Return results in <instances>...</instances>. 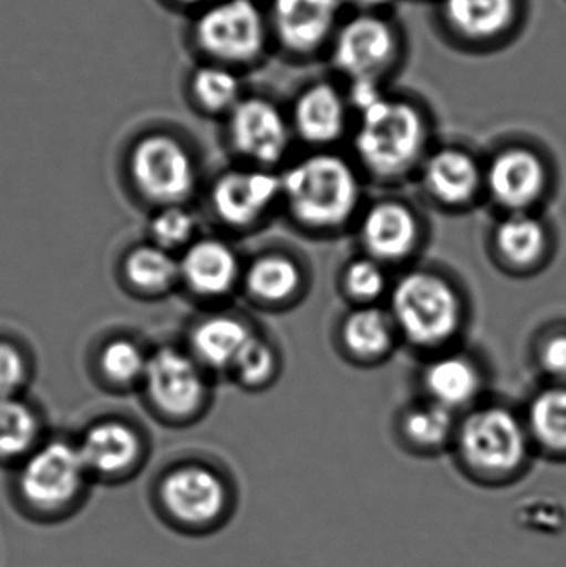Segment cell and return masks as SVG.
<instances>
[{"instance_id":"cell-11","label":"cell","mask_w":566,"mask_h":567,"mask_svg":"<svg viewBox=\"0 0 566 567\" xmlns=\"http://www.w3.org/2000/svg\"><path fill=\"white\" fill-rule=\"evenodd\" d=\"M226 120L233 148L258 168L276 165L288 152L291 123L272 100L258 95L243 96Z\"/></svg>"},{"instance_id":"cell-23","label":"cell","mask_w":566,"mask_h":567,"mask_svg":"<svg viewBox=\"0 0 566 567\" xmlns=\"http://www.w3.org/2000/svg\"><path fill=\"white\" fill-rule=\"evenodd\" d=\"M498 255L517 268H531L541 261L548 248L544 223L528 213H511L495 229Z\"/></svg>"},{"instance_id":"cell-5","label":"cell","mask_w":566,"mask_h":567,"mask_svg":"<svg viewBox=\"0 0 566 567\" xmlns=\"http://www.w3.org/2000/svg\"><path fill=\"white\" fill-rule=\"evenodd\" d=\"M163 518L189 535L223 528L235 513V492L222 473L202 463L169 470L156 492Z\"/></svg>"},{"instance_id":"cell-19","label":"cell","mask_w":566,"mask_h":567,"mask_svg":"<svg viewBox=\"0 0 566 567\" xmlns=\"http://www.w3.org/2000/svg\"><path fill=\"white\" fill-rule=\"evenodd\" d=\"M425 189L441 205L457 208L477 196L484 172L477 159L462 148L445 146L429 153L422 166Z\"/></svg>"},{"instance_id":"cell-36","label":"cell","mask_w":566,"mask_h":567,"mask_svg":"<svg viewBox=\"0 0 566 567\" xmlns=\"http://www.w3.org/2000/svg\"><path fill=\"white\" fill-rule=\"evenodd\" d=\"M542 369L557 385H566V332L547 337L538 352Z\"/></svg>"},{"instance_id":"cell-32","label":"cell","mask_w":566,"mask_h":567,"mask_svg":"<svg viewBox=\"0 0 566 567\" xmlns=\"http://www.w3.org/2000/svg\"><path fill=\"white\" fill-rule=\"evenodd\" d=\"M195 218L182 205L162 206L150 223L153 245L172 251L192 241Z\"/></svg>"},{"instance_id":"cell-2","label":"cell","mask_w":566,"mask_h":567,"mask_svg":"<svg viewBox=\"0 0 566 567\" xmlns=\"http://www.w3.org/2000/svg\"><path fill=\"white\" fill-rule=\"evenodd\" d=\"M429 126L424 110L404 96H384L358 112L354 150L378 178L392 179L424 162Z\"/></svg>"},{"instance_id":"cell-25","label":"cell","mask_w":566,"mask_h":567,"mask_svg":"<svg viewBox=\"0 0 566 567\" xmlns=\"http://www.w3.org/2000/svg\"><path fill=\"white\" fill-rule=\"evenodd\" d=\"M394 332L391 313H385L378 307L362 306L346 317L341 327V339L352 355L374 359L391 350Z\"/></svg>"},{"instance_id":"cell-31","label":"cell","mask_w":566,"mask_h":567,"mask_svg":"<svg viewBox=\"0 0 566 567\" xmlns=\"http://www.w3.org/2000/svg\"><path fill=\"white\" fill-rule=\"evenodd\" d=\"M148 359L150 355H146L132 340L116 339L103 347L100 367L110 382L128 386L143 382Z\"/></svg>"},{"instance_id":"cell-17","label":"cell","mask_w":566,"mask_h":567,"mask_svg":"<svg viewBox=\"0 0 566 567\" xmlns=\"http://www.w3.org/2000/svg\"><path fill=\"white\" fill-rule=\"evenodd\" d=\"M90 478L119 482L136 472L143 458L138 433L123 422L96 423L76 445Z\"/></svg>"},{"instance_id":"cell-35","label":"cell","mask_w":566,"mask_h":567,"mask_svg":"<svg viewBox=\"0 0 566 567\" xmlns=\"http://www.w3.org/2000/svg\"><path fill=\"white\" fill-rule=\"evenodd\" d=\"M29 380V363L9 342H0V396H17Z\"/></svg>"},{"instance_id":"cell-12","label":"cell","mask_w":566,"mask_h":567,"mask_svg":"<svg viewBox=\"0 0 566 567\" xmlns=\"http://www.w3.org/2000/svg\"><path fill=\"white\" fill-rule=\"evenodd\" d=\"M143 383L150 402L168 419H189L205 403L206 380L199 363L172 347L150 355Z\"/></svg>"},{"instance_id":"cell-26","label":"cell","mask_w":566,"mask_h":567,"mask_svg":"<svg viewBox=\"0 0 566 567\" xmlns=\"http://www.w3.org/2000/svg\"><path fill=\"white\" fill-rule=\"evenodd\" d=\"M455 430L454 412L432 400L411 406L401 420L402 439L415 452L434 453L452 445Z\"/></svg>"},{"instance_id":"cell-28","label":"cell","mask_w":566,"mask_h":567,"mask_svg":"<svg viewBox=\"0 0 566 567\" xmlns=\"http://www.w3.org/2000/svg\"><path fill=\"white\" fill-rule=\"evenodd\" d=\"M301 284V269L282 255L261 256L245 272L246 290L259 302H285L296 296Z\"/></svg>"},{"instance_id":"cell-10","label":"cell","mask_w":566,"mask_h":567,"mask_svg":"<svg viewBox=\"0 0 566 567\" xmlns=\"http://www.w3.org/2000/svg\"><path fill=\"white\" fill-rule=\"evenodd\" d=\"M271 37L295 59L328 52L342 22V0H269L265 7Z\"/></svg>"},{"instance_id":"cell-20","label":"cell","mask_w":566,"mask_h":567,"mask_svg":"<svg viewBox=\"0 0 566 567\" xmlns=\"http://www.w3.org/2000/svg\"><path fill=\"white\" fill-rule=\"evenodd\" d=\"M179 275L196 296L219 299L235 289L241 266L231 246L219 239H202L186 248Z\"/></svg>"},{"instance_id":"cell-14","label":"cell","mask_w":566,"mask_h":567,"mask_svg":"<svg viewBox=\"0 0 566 567\" xmlns=\"http://www.w3.org/2000/svg\"><path fill=\"white\" fill-rule=\"evenodd\" d=\"M484 183L501 208L511 213H527L545 195L548 169L535 150L507 146L488 163Z\"/></svg>"},{"instance_id":"cell-16","label":"cell","mask_w":566,"mask_h":567,"mask_svg":"<svg viewBox=\"0 0 566 567\" xmlns=\"http://www.w3.org/2000/svg\"><path fill=\"white\" fill-rule=\"evenodd\" d=\"M351 112L346 90L329 80H318L298 93L289 123L302 142L328 146L344 135Z\"/></svg>"},{"instance_id":"cell-18","label":"cell","mask_w":566,"mask_h":567,"mask_svg":"<svg viewBox=\"0 0 566 567\" xmlns=\"http://www.w3.org/2000/svg\"><path fill=\"white\" fill-rule=\"evenodd\" d=\"M359 238L374 261L381 265L402 261L418 246V218L404 203H375L362 216Z\"/></svg>"},{"instance_id":"cell-8","label":"cell","mask_w":566,"mask_h":567,"mask_svg":"<svg viewBox=\"0 0 566 567\" xmlns=\"http://www.w3.org/2000/svg\"><path fill=\"white\" fill-rule=\"evenodd\" d=\"M402 33L385 13L356 12L342 19L328 53L346 83H384L402 59Z\"/></svg>"},{"instance_id":"cell-22","label":"cell","mask_w":566,"mask_h":567,"mask_svg":"<svg viewBox=\"0 0 566 567\" xmlns=\"http://www.w3.org/2000/svg\"><path fill=\"white\" fill-rule=\"evenodd\" d=\"M253 336V330L235 317H208L192 333V349L196 362L209 369L231 372Z\"/></svg>"},{"instance_id":"cell-24","label":"cell","mask_w":566,"mask_h":567,"mask_svg":"<svg viewBox=\"0 0 566 567\" xmlns=\"http://www.w3.org/2000/svg\"><path fill=\"white\" fill-rule=\"evenodd\" d=\"M528 435L548 455L566 458V385L542 390L528 406Z\"/></svg>"},{"instance_id":"cell-27","label":"cell","mask_w":566,"mask_h":567,"mask_svg":"<svg viewBox=\"0 0 566 567\" xmlns=\"http://www.w3.org/2000/svg\"><path fill=\"white\" fill-rule=\"evenodd\" d=\"M189 93L202 112L225 116L245 96L238 70L213 62L205 63L193 72Z\"/></svg>"},{"instance_id":"cell-29","label":"cell","mask_w":566,"mask_h":567,"mask_svg":"<svg viewBox=\"0 0 566 567\" xmlns=\"http://www.w3.org/2000/svg\"><path fill=\"white\" fill-rule=\"evenodd\" d=\"M35 412L17 396H0V463H22L39 446Z\"/></svg>"},{"instance_id":"cell-33","label":"cell","mask_w":566,"mask_h":567,"mask_svg":"<svg viewBox=\"0 0 566 567\" xmlns=\"http://www.w3.org/2000/svg\"><path fill=\"white\" fill-rule=\"evenodd\" d=\"M276 363H278V359H276L271 343L261 337L253 336L239 359L236 360L231 372L243 385L258 386L271 379Z\"/></svg>"},{"instance_id":"cell-34","label":"cell","mask_w":566,"mask_h":567,"mask_svg":"<svg viewBox=\"0 0 566 567\" xmlns=\"http://www.w3.org/2000/svg\"><path fill=\"white\" fill-rule=\"evenodd\" d=\"M342 286L349 297L368 306L384 293L388 279L381 262L371 258L356 259L349 262L342 276Z\"/></svg>"},{"instance_id":"cell-37","label":"cell","mask_w":566,"mask_h":567,"mask_svg":"<svg viewBox=\"0 0 566 567\" xmlns=\"http://www.w3.org/2000/svg\"><path fill=\"white\" fill-rule=\"evenodd\" d=\"M342 2L356 9V12L384 13L395 0H342Z\"/></svg>"},{"instance_id":"cell-15","label":"cell","mask_w":566,"mask_h":567,"mask_svg":"<svg viewBox=\"0 0 566 567\" xmlns=\"http://www.w3.org/2000/svg\"><path fill=\"white\" fill-rule=\"evenodd\" d=\"M281 198V176L266 168L233 169L213 186L212 205L226 225H255Z\"/></svg>"},{"instance_id":"cell-30","label":"cell","mask_w":566,"mask_h":567,"mask_svg":"<svg viewBox=\"0 0 566 567\" xmlns=\"http://www.w3.org/2000/svg\"><path fill=\"white\" fill-rule=\"evenodd\" d=\"M125 275L133 287L148 293L166 292L182 279L179 261L155 245L133 249L125 261Z\"/></svg>"},{"instance_id":"cell-7","label":"cell","mask_w":566,"mask_h":567,"mask_svg":"<svg viewBox=\"0 0 566 567\" xmlns=\"http://www.w3.org/2000/svg\"><path fill=\"white\" fill-rule=\"evenodd\" d=\"M391 317L395 329L414 346H441L461 326V297L442 276L411 271L392 289Z\"/></svg>"},{"instance_id":"cell-9","label":"cell","mask_w":566,"mask_h":567,"mask_svg":"<svg viewBox=\"0 0 566 567\" xmlns=\"http://www.w3.org/2000/svg\"><path fill=\"white\" fill-rule=\"evenodd\" d=\"M130 173L136 189L159 206L182 205L196 185L192 153L168 133H152L135 143Z\"/></svg>"},{"instance_id":"cell-1","label":"cell","mask_w":566,"mask_h":567,"mask_svg":"<svg viewBox=\"0 0 566 567\" xmlns=\"http://www.w3.org/2000/svg\"><path fill=\"white\" fill-rule=\"evenodd\" d=\"M455 456L464 475L484 486H507L521 478L531 460L527 425L498 405L472 410L457 423Z\"/></svg>"},{"instance_id":"cell-3","label":"cell","mask_w":566,"mask_h":567,"mask_svg":"<svg viewBox=\"0 0 566 567\" xmlns=\"http://www.w3.org/2000/svg\"><path fill=\"white\" fill-rule=\"evenodd\" d=\"M281 198L296 221L308 228H341L361 202L358 173L342 156L319 152L281 176Z\"/></svg>"},{"instance_id":"cell-38","label":"cell","mask_w":566,"mask_h":567,"mask_svg":"<svg viewBox=\"0 0 566 567\" xmlns=\"http://www.w3.org/2000/svg\"><path fill=\"white\" fill-rule=\"evenodd\" d=\"M176 6L189 7V9H205L209 3L215 2V0H172Z\"/></svg>"},{"instance_id":"cell-21","label":"cell","mask_w":566,"mask_h":567,"mask_svg":"<svg viewBox=\"0 0 566 567\" xmlns=\"http://www.w3.org/2000/svg\"><path fill=\"white\" fill-rule=\"evenodd\" d=\"M425 392L432 402L452 410L469 405L482 389V375L474 360L461 353L438 357L424 370Z\"/></svg>"},{"instance_id":"cell-4","label":"cell","mask_w":566,"mask_h":567,"mask_svg":"<svg viewBox=\"0 0 566 567\" xmlns=\"http://www.w3.org/2000/svg\"><path fill=\"white\" fill-rule=\"evenodd\" d=\"M89 482L76 445L55 440L37 446L20 463L17 498L32 518L60 522L79 508Z\"/></svg>"},{"instance_id":"cell-6","label":"cell","mask_w":566,"mask_h":567,"mask_svg":"<svg viewBox=\"0 0 566 567\" xmlns=\"http://www.w3.org/2000/svg\"><path fill=\"white\" fill-rule=\"evenodd\" d=\"M193 37L208 62L236 70L261 60L272 42L266 9L256 0H215L199 10Z\"/></svg>"},{"instance_id":"cell-13","label":"cell","mask_w":566,"mask_h":567,"mask_svg":"<svg viewBox=\"0 0 566 567\" xmlns=\"http://www.w3.org/2000/svg\"><path fill=\"white\" fill-rule=\"evenodd\" d=\"M524 13V0H439V19L445 32L461 45L477 50L511 39Z\"/></svg>"}]
</instances>
